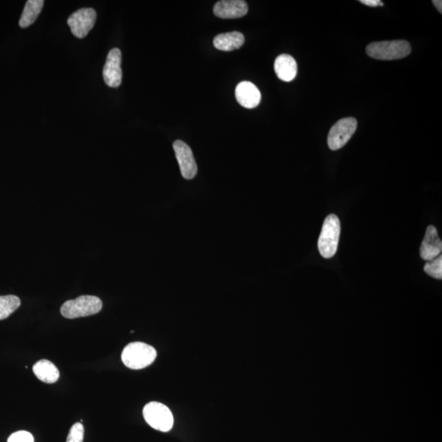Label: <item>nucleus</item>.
Returning <instances> with one entry per match:
<instances>
[{
	"label": "nucleus",
	"instance_id": "obj_1",
	"mask_svg": "<svg viewBox=\"0 0 442 442\" xmlns=\"http://www.w3.org/2000/svg\"><path fill=\"white\" fill-rule=\"evenodd\" d=\"M157 358L154 347L144 343H132L124 349L122 360L131 369H142L152 365Z\"/></svg>",
	"mask_w": 442,
	"mask_h": 442
},
{
	"label": "nucleus",
	"instance_id": "obj_2",
	"mask_svg": "<svg viewBox=\"0 0 442 442\" xmlns=\"http://www.w3.org/2000/svg\"><path fill=\"white\" fill-rule=\"evenodd\" d=\"M103 308V302L95 296H81L74 300H66L61 306L60 311L61 316L66 319H77L79 317H86L96 315Z\"/></svg>",
	"mask_w": 442,
	"mask_h": 442
},
{
	"label": "nucleus",
	"instance_id": "obj_3",
	"mask_svg": "<svg viewBox=\"0 0 442 442\" xmlns=\"http://www.w3.org/2000/svg\"><path fill=\"white\" fill-rule=\"evenodd\" d=\"M341 224L337 215L327 216L318 241V249L323 258L329 259L337 253Z\"/></svg>",
	"mask_w": 442,
	"mask_h": 442
},
{
	"label": "nucleus",
	"instance_id": "obj_4",
	"mask_svg": "<svg viewBox=\"0 0 442 442\" xmlns=\"http://www.w3.org/2000/svg\"><path fill=\"white\" fill-rule=\"evenodd\" d=\"M411 52L409 42L393 41L374 42L366 48V52L370 57L378 60H396L404 59Z\"/></svg>",
	"mask_w": 442,
	"mask_h": 442
},
{
	"label": "nucleus",
	"instance_id": "obj_5",
	"mask_svg": "<svg viewBox=\"0 0 442 442\" xmlns=\"http://www.w3.org/2000/svg\"><path fill=\"white\" fill-rule=\"evenodd\" d=\"M143 414L145 421L154 430L166 432L173 427V414L167 406L159 402H150L146 405Z\"/></svg>",
	"mask_w": 442,
	"mask_h": 442
},
{
	"label": "nucleus",
	"instance_id": "obj_6",
	"mask_svg": "<svg viewBox=\"0 0 442 442\" xmlns=\"http://www.w3.org/2000/svg\"><path fill=\"white\" fill-rule=\"evenodd\" d=\"M357 128V121L354 117L343 118L331 128L328 136V144L331 150H338L346 145Z\"/></svg>",
	"mask_w": 442,
	"mask_h": 442
},
{
	"label": "nucleus",
	"instance_id": "obj_7",
	"mask_svg": "<svg viewBox=\"0 0 442 442\" xmlns=\"http://www.w3.org/2000/svg\"><path fill=\"white\" fill-rule=\"evenodd\" d=\"M97 12L93 8H81L69 17L68 24L74 37L83 39L94 28Z\"/></svg>",
	"mask_w": 442,
	"mask_h": 442
},
{
	"label": "nucleus",
	"instance_id": "obj_8",
	"mask_svg": "<svg viewBox=\"0 0 442 442\" xmlns=\"http://www.w3.org/2000/svg\"><path fill=\"white\" fill-rule=\"evenodd\" d=\"M177 161H178L181 175L186 180H192L198 173V166L189 146L181 140L173 144Z\"/></svg>",
	"mask_w": 442,
	"mask_h": 442
},
{
	"label": "nucleus",
	"instance_id": "obj_9",
	"mask_svg": "<svg viewBox=\"0 0 442 442\" xmlns=\"http://www.w3.org/2000/svg\"><path fill=\"white\" fill-rule=\"evenodd\" d=\"M122 52L119 48H113L108 52L104 66L103 77L106 85L110 88H118L122 81Z\"/></svg>",
	"mask_w": 442,
	"mask_h": 442
},
{
	"label": "nucleus",
	"instance_id": "obj_10",
	"mask_svg": "<svg viewBox=\"0 0 442 442\" xmlns=\"http://www.w3.org/2000/svg\"><path fill=\"white\" fill-rule=\"evenodd\" d=\"M213 12L220 19H240L249 12V6L243 0H221L215 3Z\"/></svg>",
	"mask_w": 442,
	"mask_h": 442
},
{
	"label": "nucleus",
	"instance_id": "obj_11",
	"mask_svg": "<svg viewBox=\"0 0 442 442\" xmlns=\"http://www.w3.org/2000/svg\"><path fill=\"white\" fill-rule=\"evenodd\" d=\"M442 242L436 229L432 225L428 227L420 247V256L426 262L434 260L441 255Z\"/></svg>",
	"mask_w": 442,
	"mask_h": 442
},
{
	"label": "nucleus",
	"instance_id": "obj_12",
	"mask_svg": "<svg viewBox=\"0 0 442 442\" xmlns=\"http://www.w3.org/2000/svg\"><path fill=\"white\" fill-rule=\"evenodd\" d=\"M236 97L238 103L245 108L258 107L262 100V95L253 83L242 81L236 87Z\"/></svg>",
	"mask_w": 442,
	"mask_h": 442
},
{
	"label": "nucleus",
	"instance_id": "obj_13",
	"mask_svg": "<svg viewBox=\"0 0 442 442\" xmlns=\"http://www.w3.org/2000/svg\"><path fill=\"white\" fill-rule=\"evenodd\" d=\"M275 72L282 81H294L298 73L297 61L289 55H281L276 59Z\"/></svg>",
	"mask_w": 442,
	"mask_h": 442
},
{
	"label": "nucleus",
	"instance_id": "obj_14",
	"mask_svg": "<svg viewBox=\"0 0 442 442\" xmlns=\"http://www.w3.org/2000/svg\"><path fill=\"white\" fill-rule=\"evenodd\" d=\"M244 42V35L241 32H232L216 35L213 44L218 50L231 52L238 50Z\"/></svg>",
	"mask_w": 442,
	"mask_h": 442
},
{
	"label": "nucleus",
	"instance_id": "obj_15",
	"mask_svg": "<svg viewBox=\"0 0 442 442\" xmlns=\"http://www.w3.org/2000/svg\"><path fill=\"white\" fill-rule=\"evenodd\" d=\"M33 372L41 381L55 383L59 378V370L56 365L48 360H41L33 366Z\"/></svg>",
	"mask_w": 442,
	"mask_h": 442
},
{
	"label": "nucleus",
	"instance_id": "obj_16",
	"mask_svg": "<svg viewBox=\"0 0 442 442\" xmlns=\"http://www.w3.org/2000/svg\"><path fill=\"white\" fill-rule=\"evenodd\" d=\"M44 0H28L22 12L19 26L21 28H26L32 26L38 19L39 13L44 7Z\"/></svg>",
	"mask_w": 442,
	"mask_h": 442
},
{
	"label": "nucleus",
	"instance_id": "obj_17",
	"mask_svg": "<svg viewBox=\"0 0 442 442\" xmlns=\"http://www.w3.org/2000/svg\"><path fill=\"white\" fill-rule=\"evenodd\" d=\"M21 306V300L15 295L0 297V320H6Z\"/></svg>",
	"mask_w": 442,
	"mask_h": 442
},
{
	"label": "nucleus",
	"instance_id": "obj_18",
	"mask_svg": "<svg viewBox=\"0 0 442 442\" xmlns=\"http://www.w3.org/2000/svg\"><path fill=\"white\" fill-rule=\"evenodd\" d=\"M424 271H425L428 276L436 278V280H441L442 278V256L441 255L434 260L427 262L424 265Z\"/></svg>",
	"mask_w": 442,
	"mask_h": 442
},
{
	"label": "nucleus",
	"instance_id": "obj_19",
	"mask_svg": "<svg viewBox=\"0 0 442 442\" xmlns=\"http://www.w3.org/2000/svg\"><path fill=\"white\" fill-rule=\"evenodd\" d=\"M84 426L81 423H75L70 428L66 442H83Z\"/></svg>",
	"mask_w": 442,
	"mask_h": 442
},
{
	"label": "nucleus",
	"instance_id": "obj_20",
	"mask_svg": "<svg viewBox=\"0 0 442 442\" xmlns=\"http://www.w3.org/2000/svg\"><path fill=\"white\" fill-rule=\"evenodd\" d=\"M8 442H34L32 433L26 431H19L8 437Z\"/></svg>",
	"mask_w": 442,
	"mask_h": 442
},
{
	"label": "nucleus",
	"instance_id": "obj_21",
	"mask_svg": "<svg viewBox=\"0 0 442 442\" xmlns=\"http://www.w3.org/2000/svg\"><path fill=\"white\" fill-rule=\"evenodd\" d=\"M360 2L369 7L383 6V3L379 0H361Z\"/></svg>",
	"mask_w": 442,
	"mask_h": 442
},
{
	"label": "nucleus",
	"instance_id": "obj_22",
	"mask_svg": "<svg viewBox=\"0 0 442 442\" xmlns=\"http://www.w3.org/2000/svg\"><path fill=\"white\" fill-rule=\"evenodd\" d=\"M432 3L433 4H434V6L436 8V10H439L440 13H441L442 2L441 1V0H433Z\"/></svg>",
	"mask_w": 442,
	"mask_h": 442
}]
</instances>
